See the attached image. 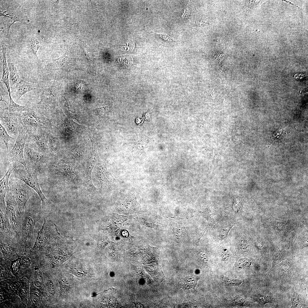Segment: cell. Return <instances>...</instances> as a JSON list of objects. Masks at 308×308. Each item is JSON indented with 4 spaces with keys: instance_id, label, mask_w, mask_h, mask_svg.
<instances>
[{
    "instance_id": "cell-1",
    "label": "cell",
    "mask_w": 308,
    "mask_h": 308,
    "mask_svg": "<svg viewBox=\"0 0 308 308\" xmlns=\"http://www.w3.org/2000/svg\"><path fill=\"white\" fill-rule=\"evenodd\" d=\"M43 212L41 199L36 192L27 201L21 213L22 228L18 245L25 249L31 245L35 225L43 218Z\"/></svg>"
},
{
    "instance_id": "cell-2",
    "label": "cell",
    "mask_w": 308,
    "mask_h": 308,
    "mask_svg": "<svg viewBox=\"0 0 308 308\" xmlns=\"http://www.w3.org/2000/svg\"><path fill=\"white\" fill-rule=\"evenodd\" d=\"M10 177L20 179L34 189L41 199L42 209H44L46 207L48 201L41 190L37 171L28 169L22 164L18 162L11 172Z\"/></svg>"
},
{
    "instance_id": "cell-3",
    "label": "cell",
    "mask_w": 308,
    "mask_h": 308,
    "mask_svg": "<svg viewBox=\"0 0 308 308\" xmlns=\"http://www.w3.org/2000/svg\"><path fill=\"white\" fill-rule=\"evenodd\" d=\"M43 218V225L38 233L34 246L31 250L33 252L45 250L61 236L55 224L46 216H44Z\"/></svg>"
},
{
    "instance_id": "cell-4",
    "label": "cell",
    "mask_w": 308,
    "mask_h": 308,
    "mask_svg": "<svg viewBox=\"0 0 308 308\" xmlns=\"http://www.w3.org/2000/svg\"><path fill=\"white\" fill-rule=\"evenodd\" d=\"M8 184L9 190L16 199L21 214L24 211L27 201L36 192L24 182L15 178L10 177Z\"/></svg>"
},
{
    "instance_id": "cell-5",
    "label": "cell",
    "mask_w": 308,
    "mask_h": 308,
    "mask_svg": "<svg viewBox=\"0 0 308 308\" xmlns=\"http://www.w3.org/2000/svg\"><path fill=\"white\" fill-rule=\"evenodd\" d=\"M6 213L16 234L19 243L22 228V216L16 199L9 189L5 197Z\"/></svg>"
},
{
    "instance_id": "cell-6",
    "label": "cell",
    "mask_w": 308,
    "mask_h": 308,
    "mask_svg": "<svg viewBox=\"0 0 308 308\" xmlns=\"http://www.w3.org/2000/svg\"><path fill=\"white\" fill-rule=\"evenodd\" d=\"M24 156L27 168L36 171L38 173L50 156L35 147L29 142L27 143L25 145Z\"/></svg>"
},
{
    "instance_id": "cell-7",
    "label": "cell",
    "mask_w": 308,
    "mask_h": 308,
    "mask_svg": "<svg viewBox=\"0 0 308 308\" xmlns=\"http://www.w3.org/2000/svg\"><path fill=\"white\" fill-rule=\"evenodd\" d=\"M60 88V82L56 75L51 86L43 90L41 95L40 100L37 104L46 110L54 109L58 106Z\"/></svg>"
},
{
    "instance_id": "cell-8",
    "label": "cell",
    "mask_w": 308,
    "mask_h": 308,
    "mask_svg": "<svg viewBox=\"0 0 308 308\" xmlns=\"http://www.w3.org/2000/svg\"><path fill=\"white\" fill-rule=\"evenodd\" d=\"M29 134L22 126L21 127L15 143L12 149L7 153V161H16L22 164L27 168L24 156V149L25 144L29 142Z\"/></svg>"
},
{
    "instance_id": "cell-9",
    "label": "cell",
    "mask_w": 308,
    "mask_h": 308,
    "mask_svg": "<svg viewBox=\"0 0 308 308\" xmlns=\"http://www.w3.org/2000/svg\"><path fill=\"white\" fill-rule=\"evenodd\" d=\"M0 119V123L8 134L17 139L22 125L19 121L17 113L10 112L7 107L1 109Z\"/></svg>"
},
{
    "instance_id": "cell-10",
    "label": "cell",
    "mask_w": 308,
    "mask_h": 308,
    "mask_svg": "<svg viewBox=\"0 0 308 308\" xmlns=\"http://www.w3.org/2000/svg\"><path fill=\"white\" fill-rule=\"evenodd\" d=\"M0 240L9 244L18 245L16 234L9 221L7 214L0 210Z\"/></svg>"
},
{
    "instance_id": "cell-11",
    "label": "cell",
    "mask_w": 308,
    "mask_h": 308,
    "mask_svg": "<svg viewBox=\"0 0 308 308\" xmlns=\"http://www.w3.org/2000/svg\"><path fill=\"white\" fill-rule=\"evenodd\" d=\"M172 227L173 239L175 246L181 249V244L187 234V231L185 227L184 219L179 217L169 218Z\"/></svg>"
},
{
    "instance_id": "cell-12",
    "label": "cell",
    "mask_w": 308,
    "mask_h": 308,
    "mask_svg": "<svg viewBox=\"0 0 308 308\" xmlns=\"http://www.w3.org/2000/svg\"><path fill=\"white\" fill-rule=\"evenodd\" d=\"M49 130L43 128L32 134H29V142L35 147L49 155L48 149Z\"/></svg>"
},
{
    "instance_id": "cell-13",
    "label": "cell",
    "mask_w": 308,
    "mask_h": 308,
    "mask_svg": "<svg viewBox=\"0 0 308 308\" xmlns=\"http://www.w3.org/2000/svg\"><path fill=\"white\" fill-rule=\"evenodd\" d=\"M17 114L19 122L29 134L33 133L42 129L46 128L43 125L36 120L29 110L22 113L17 112Z\"/></svg>"
},
{
    "instance_id": "cell-14",
    "label": "cell",
    "mask_w": 308,
    "mask_h": 308,
    "mask_svg": "<svg viewBox=\"0 0 308 308\" xmlns=\"http://www.w3.org/2000/svg\"><path fill=\"white\" fill-rule=\"evenodd\" d=\"M18 162H11L8 170L0 181V210L3 213L6 214V205L5 197L9 189V181L11 172L16 166Z\"/></svg>"
},
{
    "instance_id": "cell-15",
    "label": "cell",
    "mask_w": 308,
    "mask_h": 308,
    "mask_svg": "<svg viewBox=\"0 0 308 308\" xmlns=\"http://www.w3.org/2000/svg\"><path fill=\"white\" fill-rule=\"evenodd\" d=\"M66 52L59 58L53 59H46L41 61L44 69L47 72L65 69L69 63Z\"/></svg>"
},
{
    "instance_id": "cell-16",
    "label": "cell",
    "mask_w": 308,
    "mask_h": 308,
    "mask_svg": "<svg viewBox=\"0 0 308 308\" xmlns=\"http://www.w3.org/2000/svg\"><path fill=\"white\" fill-rule=\"evenodd\" d=\"M92 149L90 157L89 158L86 169V182L88 188L90 190L96 189L92 183V170L96 163L97 158V147L95 141L93 139H91Z\"/></svg>"
},
{
    "instance_id": "cell-17",
    "label": "cell",
    "mask_w": 308,
    "mask_h": 308,
    "mask_svg": "<svg viewBox=\"0 0 308 308\" xmlns=\"http://www.w3.org/2000/svg\"><path fill=\"white\" fill-rule=\"evenodd\" d=\"M42 86L39 84L30 83L21 79L13 88L12 90L14 93L15 99L17 102L20 98L26 93L40 88Z\"/></svg>"
},
{
    "instance_id": "cell-18",
    "label": "cell",
    "mask_w": 308,
    "mask_h": 308,
    "mask_svg": "<svg viewBox=\"0 0 308 308\" xmlns=\"http://www.w3.org/2000/svg\"><path fill=\"white\" fill-rule=\"evenodd\" d=\"M140 206L137 201L134 194H131L119 206L118 211L124 215H128L138 212Z\"/></svg>"
},
{
    "instance_id": "cell-19",
    "label": "cell",
    "mask_w": 308,
    "mask_h": 308,
    "mask_svg": "<svg viewBox=\"0 0 308 308\" xmlns=\"http://www.w3.org/2000/svg\"><path fill=\"white\" fill-rule=\"evenodd\" d=\"M141 249L139 253V257L142 262L146 264L157 263L159 256V251L157 248L147 245Z\"/></svg>"
},
{
    "instance_id": "cell-20",
    "label": "cell",
    "mask_w": 308,
    "mask_h": 308,
    "mask_svg": "<svg viewBox=\"0 0 308 308\" xmlns=\"http://www.w3.org/2000/svg\"><path fill=\"white\" fill-rule=\"evenodd\" d=\"M96 176L101 185L102 187L107 188L110 186L112 182V176L104 165L98 160Z\"/></svg>"
},
{
    "instance_id": "cell-21",
    "label": "cell",
    "mask_w": 308,
    "mask_h": 308,
    "mask_svg": "<svg viewBox=\"0 0 308 308\" xmlns=\"http://www.w3.org/2000/svg\"><path fill=\"white\" fill-rule=\"evenodd\" d=\"M1 45L2 48L3 65V73L1 82H3L5 84L9 94H11L10 87L9 84V70L6 58L7 44L4 40H3L2 41Z\"/></svg>"
},
{
    "instance_id": "cell-22",
    "label": "cell",
    "mask_w": 308,
    "mask_h": 308,
    "mask_svg": "<svg viewBox=\"0 0 308 308\" xmlns=\"http://www.w3.org/2000/svg\"><path fill=\"white\" fill-rule=\"evenodd\" d=\"M272 223L274 228L279 231L285 230L290 232L295 227V224L293 220H281L273 217Z\"/></svg>"
},
{
    "instance_id": "cell-23",
    "label": "cell",
    "mask_w": 308,
    "mask_h": 308,
    "mask_svg": "<svg viewBox=\"0 0 308 308\" xmlns=\"http://www.w3.org/2000/svg\"><path fill=\"white\" fill-rule=\"evenodd\" d=\"M60 143L58 138L49 130L48 137V149L50 155L54 156L59 151Z\"/></svg>"
},
{
    "instance_id": "cell-24",
    "label": "cell",
    "mask_w": 308,
    "mask_h": 308,
    "mask_svg": "<svg viewBox=\"0 0 308 308\" xmlns=\"http://www.w3.org/2000/svg\"><path fill=\"white\" fill-rule=\"evenodd\" d=\"M7 62L9 70V80L11 86L13 88L19 81V77L16 67L11 62L9 56H7Z\"/></svg>"
},
{
    "instance_id": "cell-25",
    "label": "cell",
    "mask_w": 308,
    "mask_h": 308,
    "mask_svg": "<svg viewBox=\"0 0 308 308\" xmlns=\"http://www.w3.org/2000/svg\"><path fill=\"white\" fill-rule=\"evenodd\" d=\"M1 250L5 258H16L18 256L13 247L7 242L0 240Z\"/></svg>"
},
{
    "instance_id": "cell-26",
    "label": "cell",
    "mask_w": 308,
    "mask_h": 308,
    "mask_svg": "<svg viewBox=\"0 0 308 308\" xmlns=\"http://www.w3.org/2000/svg\"><path fill=\"white\" fill-rule=\"evenodd\" d=\"M29 111L36 120L38 123L43 125L47 129L50 130L52 125L50 120L44 116L37 113L32 109Z\"/></svg>"
},
{
    "instance_id": "cell-27",
    "label": "cell",
    "mask_w": 308,
    "mask_h": 308,
    "mask_svg": "<svg viewBox=\"0 0 308 308\" xmlns=\"http://www.w3.org/2000/svg\"><path fill=\"white\" fill-rule=\"evenodd\" d=\"M9 96L10 102L7 108L10 112H19L28 111L31 109L28 106H22L17 104L12 100L11 95H9Z\"/></svg>"
},
{
    "instance_id": "cell-28",
    "label": "cell",
    "mask_w": 308,
    "mask_h": 308,
    "mask_svg": "<svg viewBox=\"0 0 308 308\" xmlns=\"http://www.w3.org/2000/svg\"><path fill=\"white\" fill-rule=\"evenodd\" d=\"M286 250L284 248L280 249L276 253L273 260L272 267L268 273L267 275L272 271L273 268L284 259L286 255Z\"/></svg>"
},
{
    "instance_id": "cell-29",
    "label": "cell",
    "mask_w": 308,
    "mask_h": 308,
    "mask_svg": "<svg viewBox=\"0 0 308 308\" xmlns=\"http://www.w3.org/2000/svg\"><path fill=\"white\" fill-rule=\"evenodd\" d=\"M39 42L36 38H32L30 43L31 53V58L35 62L40 63L41 61L38 59L37 54V52L40 47Z\"/></svg>"
},
{
    "instance_id": "cell-30",
    "label": "cell",
    "mask_w": 308,
    "mask_h": 308,
    "mask_svg": "<svg viewBox=\"0 0 308 308\" xmlns=\"http://www.w3.org/2000/svg\"><path fill=\"white\" fill-rule=\"evenodd\" d=\"M0 137L4 141L6 148L7 153L8 152V142L9 141L15 140L16 139L10 136L4 128L0 123Z\"/></svg>"
},
{
    "instance_id": "cell-31",
    "label": "cell",
    "mask_w": 308,
    "mask_h": 308,
    "mask_svg": "<svg viewBox=\"0 0 308 308\" xmlns=\"http://www.w3.org/2000/svg\"><path fill=\"white\" fill-rule=\"evenodd\" d=\"M3 82H0V101L5 102L9 106L10 102L9 94Z\"/></svg>"
},
{
    "instance_id": "cell-32",
    "label": "cell",
    "mask_w": 308,
    "mask_h": 308,
    "mask_svg": "<svg viewBox=\"0 0 308 308\" xmlns=\"http://www.w3.org/2000/svg\"><path fill=\"white\" fill-rule=\"evenodd\" d=\"M198 279L192 276H188L184 279L183 285L187 289L194 288L197 284Z\"/></svg>"
},
{
    "instance_id": "cell-33",
    "label": "cell",
    "mask_w": 308,
    "mask_h": 308,
    "mask_svg": "<svg viewBox=\"0 0 308 308\" xmlns=\"http://www.w3.org/2000/svg\"><path fill=\"white\" fill-rule=\"evenodd\" d=\"M272 297L270 295L260 294L257 295L256 299L261 304L264 305L272 301Z\"/></svg>"
},
{
    "instance_id": "cell-34",
    "label": "cell",
    "mask_w": 308,
    "mask_h": 308,
    "mask_svg": "<svg viewBox=\"0 0 308 308\" xmlns=\"http://www.w3.org/2000/svg\"><path fill=\"white\" fill-rule=\"evenodd\" d=\"M134 47V42L131 40L122 43L120 46V48L122 50L127 52L132 51Z\"/></svg>"
},
{
    "instance_id": "cell-35",
    "label": "cell",
    "mask_w": 308,
    "mask_h": 308,
    "mask_svg": "<svg viewBox=\"0 0 308 308\" xmlns=\"http://www.w3.org/2000/svg\"><path fill=\"white\" fill-rule=\"evenodd\" d=\"M244 203L242 199H239L238 197L233 199V208L234 209L238 212L243 211V206Z\"/></svg>"
},
{
    "instance_id": "cell-36",
    "label": "cell",
    "mask_w": 308,
    "mask_h": 308,
    "mask_svg": "<svg viewBox=\"0 0 308 308\" xmlns=\"http://www.w3.org/2000/svg\"><path fill=\"white\" fill-rule=\"evenodd\" d=\"M291 307L295 308L297 307L300 303L299 296L298 293L293 290L291 293Z\"/></svg>"
},
{
    "instance_id": "cell-37",
    "label": "cell",
    "mask_w": 308,
    "mask_h": 308,
    "mask_svg": "<svg viewBox=\"0 0 308 308\" xmlns=\"http://www.w3.org/2000/svg\"><path fill=\"white\" fill-rule=\"evenodd\" d=\"M31 263V257L25 251L24 254L21 258V263L23 267L28 268Z\"/></svg>"
},
{
    "instance_id": "cell-38",
    "label": "cell",
    "mask_w": 308,
    "mask_h": 308,
    "mask_svg": "<svg viewBox=\"0 0 308 308\" xmlns=\"http://www.w3.org/2000/svg\"><path fill=\"white\" fill-rule=\"evenodd\" d=\"M59 283L60 290L63 292H67L69 289V284L68 281L64 278H61Z\"/></svg>"
},
{
    "instance_id": "cell-39",
    "label": "cell",
    "mask_w": 308,
    "mask_h": 308,
    "mask_svg": "<svg viewBox=\"0 0 308 308\" xmlns=\"http://www.w3.org/2000/svg\"><path fill=\"white\" fill-rule=\"evenodd\" d=\"M82 46L86 56L88 60L90 61H92L93 59V54L92 51L84 43V44H82Z\"/></svg>"
},
{
    "instance_id": "cell-40",
    "label": "cell",
    "mask_w": 308,
    "mask_h": 308,
    "mask_svg": "<svg viewBox=\"0 0 308 308\" xmlns=\"http://www.w3.org/2000/svg\"><path fill=\"white\" fill-rule=\"evenodd\" d=\"M231 226H226L221 228L219 232L220 238L221 239L225 238L228 234L229 230L231 228Z\"/></svg>"
},
{
    "instance_id": "cell-41",
    "label": "cell",
    "mask_w": 308,
    "mask_h": 308,
    "mask_svg": "<svg viewBox=\"0 0 308 308\" xmlns=\"http://www.w3.org/2000/svg\"><path fill=\"white\" fill-rule=\"evenodd\" d=\"M46 284L48 293L50 295H53L54 293V289L52 281L49 279H46Z\"/></svg>"
},
{
    "instance_id": "cell-42",
    "label": "cell",
    "mask_w": 308,
    "mask_h": 308,
    "mask_svg": "<svg viewBox=\"0 0 308 308\" xmlns=\"http://www.w3.org/2000/svg\"><path fill=\"white\" fill-rule=\"evenodd\" d=\"M20 263L21 258H18L17 259L12 262V269L14 273H16L19 270Z\"/></svg>"
},
{
    "instance_id": "cell-43",
    "label": "cell",
    "mask_w": 308,
    "mask_h": 308,
    "mask_svg": "<svg viewBox=\"0 0 308 308\" xmlns=\"http://www.w3.org/2000/svg\"><path fill=\"white\" fill-rule=\"evenodd\" d=\"M110 108V106L108 105L103 107L97 108V110L100 115L104 116L107 115Z\"/></svg>"
},
{
    "instance_id": "cell-44",
    "label": "cell",
    "mask_w": 308,
    "mask_h": 308,
    "mask_svg": "<svg viewBox=\"0 0 308 308\" xmlns=\"http://www.w3.org/2000/svg\"><path fill=\"white\" fill-rule=\"evenodd\" d=\"M208 24V20L206 18L204 17L198 18L196 22V26L199 27L206 26Z\"/></svg>"
},
{
    "instance_id": "cell-45",
    "label": "cell",
    "mask_w": 308,
    "mask_h": 308,
    "mask_svg": "<svg viewBox=\"0 0 308 308\" xmlns=\"http://www.w3.org/2000/svg\"><path fill=\"white\" fill-rule=\"evenodd\" d=\"M190 5L189 4L184 9V13L181 17V18L183 20H187L189 18L190 14Z\"/></svg>"
},
{
    "instance_id": "cell-46",
    "label": "cell",
    "mask_w": 308,
    "mask_h": 308,
    "mask_svg": "<svg viewBox=\"0 0 308 308\" xmlns=\"http://www.w3.org/2000/svg\"><path fill=\"white\" fill-rule=\"evenodd\" d=\"M197 256L198 258L201 261L206 262L208 261V256L206 252L203 251H201L198 252Z\"/></svg>"
},
{
    "instance_id": "cell-47",
    "label": "cell",
    "mask_w": 308,
    "mask_h": 308,
    "mask_svg": "<svg viewBox=\"0 0 308 308\" xmlns=\"http://www.w3.org/2000/svg\"><path fill=\"white\" fill-rule=\"evenodd\" d=\"M156 34L160 38L162 39V40H164L165 41H168L170 42H176L179 41H175L173 40L169 36H168L166 34H158L156 33H154Z\"/></svg>"
},
{
    "instance_id": "cell-48",
    "label": "cell",
    "mask_w": 308,
    "mask_h": 308,
    "mask_svg": "<svg viewBox=\"0 0 308 308\" xmlns=\"http://www.w3.org/2000/svg\"><path fill=\"white\" fill-rule=\"evenodd\" d=\"M240 248L244 252L248 251L249 249V246L245 244H242Z\"/></svg>"
},
{
    "instance_id": "cell-49",
    "label": "cell",
    "mask_w": 308,
    "mask_h": 308,
    "mask_svg": "<svg viewBox=\"0 0 308 308\" xmlns=\"http://www.w3.org/2000/svg\"><path fill=\"white\" fill-rule=\"evenodd\" d=\"M35 284L36 286L38 287H40L42 285L40 281L38 280V279H37L35 280Z\"/></svg>"
},
{
    "instance_id": "cell-50",
    "label": "cell",
    "mask_w": 308,
    "mask_h": 308,
    "mask_svg": "<svg viewBox=\"0 0 308 308\" xmlns=\"http://www.w3.org/2000/svg\"><path fill=\"white\" fill-rule=\"evenodd\" d=\"M304 76V75L302 74H296L295 75V77L297 79H301L303 78Z\"/></svg>"
}]
</instances>
